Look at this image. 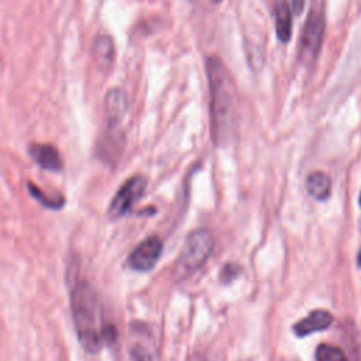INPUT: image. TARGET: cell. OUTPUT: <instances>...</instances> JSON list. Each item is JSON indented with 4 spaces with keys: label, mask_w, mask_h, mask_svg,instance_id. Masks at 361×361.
Here are the masks:
<instances>
[{
    "label": "cell",
    "mask_w": 361,
    "mask_h": 361,
    "mask_svg": "<svg viewBox=\"0 0 361 361\" xmlns=\"http://www.w3.org/2000/svg\"><path fill=\"white\" fill-rule=\"evenodd\" d=\"M316 361H347L346 353L333 344H320L315 353Z\"/></svg>",
    "instance_id": "15"
},
{
    "label": "cell",
    "mask_w": 361,
    "mask_h": 361,
    "mask_svg": "<svg viewBox=\"0 0 361 361\" xmlns=\"http://www.w3.org/2000/svg\"><path fill=\"white\" fill-rule=\"evenodd\" d=\"M163 240L158 236H150L132 252L127 264L134 271L147 272L155 267L163 254Z\"/></svg>",
    "instance_id": "6"
},
{
    "label": "cell",
    "mask_w": 361,
    "mask_h": 361,
    "mask_svg": "<svg viewBox=\"0 0 361 361\" xmlns=\"http://www.w3.org/2000/svg\"><path fill=\"white\" fill-rule=\"evenodd\" d=\"M116 58V47L113 38L107 34H99L95 37L92 43V61L95 68L100 72L107 75Z\"/></svg>",
    "instance_id": "9"
},
{
    "label": "cell",
    "mask_w": 361,
    "mask_h": 361,
    "mask_svg": "<svg viewBox=\"0 0 361 361\" xmlns=\"http://www.w3.org/2000/svg\"><path fill=\"white\" fill-rule=\"evenodd\" d=\"M27 188H28V192H30V195L37 200V202L42 205V206H44V208H47V209H51V211H60V209H62L64 206H65V197H64V195L62 193H55V195H53V196H50V195H47V193H44V191L39 188L37 184H34V182H31V181H28L27 182Z\"/></svg>",
    "instance_id": "14"
},
{
    "label": "cell",
    "mask_w": 361,
    "mask_h": 361,
    "mask_svg": "<svg viewBox=\"0 0 361 361\" xmlns=\"http://www.w3.org/2000/svg\"><path fill=\"white\" fill-rule=\"evenodd\" d=\"M306 191L316 200H326L332 195V179L322 171H315L306 178Z\"/></svg>",
    "instance_id": "13"
},
{
    "label": "cell",
    "mask_w": 361,
    "mask_h": 361,
    "mask_svg": "<svg viewBox=\"0 0 361 361\" xmlns=\"http://www.w3.org/2000/svg\"><path fill=\"white\" fill-rule=\"evenodd\" d=\"M129 110V99L123 89L113 88L105 98V117L107 127H120Z\"/></svg>",
    "instance_id": "7"
},
{
    "label": "cell",
    "mask_w": 361,
    "mask_h": 361,
    "mask_svg": "<svg viewBox=\"0 0 361 361\" xmlns=\"http://www.w3.org/2000/svg\"><path fill=\"white\" fill-rule=\"evenodd\" d=\"M360 206H361V193H360Z\"/></svg>",
    "instance_id": "20"
},
{
    "label": "cell",
    "mask_w": 361,
    "mask_h": 361,
    "mask_svg": "<svg viewBox=\"0 0 361 361\" xmlns=\"http://www.w3.org/2000/svg\"><path fill=\"white\" fill-rule=\"evenodd\" d=\"M305 5H306V0H291V12L295 15V16H299L303 9H305Z\"/></svg>",
    "instance_id": "17"
},
{
    "label": "cell",
    "mask_w": 361,
    "mask_h": 361,
    "mask_svg": "<svg viewBox=\"0 0 361 361\" xmlns=\"http://www.w3.org/2000/svg\"><path fill=\"white\" fill-rule=\"evenodd\" d=\"M275 33L284 44L292 37V12L285 0H279L275 6Z\"/></svg>",
    "instance_id": "12"
},
{
    "label": "cell",
    "mask_w": 361,
    "mask_h": 361,
    "mask_svg": "<svg viewBox=\"0 0 361 361\" xmlns=\"http://www.w3.org/2000/svg\"><path fill=\"white\" fill-rule=\"evenodd\" d=\"M123 148V136L118 127H107L103 137L98 143L96 154L106 163H114L122 154Z\"/></svg>",
    "instance_id": "11"
},
{
    "label": "cell",
    "mask_w": 361,
    "mask_h": 361,
    "mask_svg": "<svg viewBox=\"0 0 361 361\" xmlns=\"http://www.w3.org/2000/svg\"><path fill=\"white\" fill-rule=\"evenodd\" d=\"M357 265L361 268V249L358 252V256H357Z\"/></svg>",
    "instance_id": "19"
},
{
    "label": "cell",
    "mask_w": 361,
    "mask_h": 361,
    "mask_svg": "<svg viewBox=\"0 0 361 361\" xmlns=\"http://www.w3.org/2000/svg\"><path fill=\"white\" fill-rule=\"evenodd\" d=\"M189 361H205V358H202L200 355H193L189 358Z\"/></svg>",
    "instance_id": "18"
},
{
    "label": "cell",
    "mask_w": 361,
    "mask_h": 361,
    "mask_svg": "<svg viewBox=\"0 0 361 361\" xmlns=\"http://www.w3.org/2000/svg\"><path fill=\"white\" fill-rule=\"evenodd\" d=\"M240 274H242V267L234 263H229L222 268L220 279H222V283L229 284V283H231V281H234Z\"/></svg>",
    "instance_id": "16"
},
{
    "label": "cell",
    "mask_w": 361,
    "mask_h": 361,
    "mask_svg": "<svg viewBox=\"0 0 361 361\" xmlns=\"http://www.w3.org/2000/svg\"><path fill=\"white\" fill-rule=\"evenodd\" d=\"M215 2H220V0H215Z\"/></svg>",
    "instance_id": "21"
},
{
    "label": "cell",
    "mask_w": 361,
    "mask_h": 361,
    "mask_svg": "<svg viewBox=\"0 0 361 361\" xmlns=\"http://www.w3.org/2000/svg\"><path fill=\"white\" fill-rule=\"evenodd\" d=\"M208 81L211 91V126L216 146H230L237 133V91L223 61L208 58Z\"/></svg>",
    "instance_id": "1"
},
{
    "label": "cell",
    "mask_w": 361,
    "mask_h": 361,
    "mask_svg": "<svg viewBox=\"0 0 361 361\" xmlns=\"http://www.w3.org/2000/svg\"><path fill=\"white\" fill-rule=\"evenodd\" d=\"M215 246V240L212 233L208 229H197L193 230L188 237L185 247L181 253L177 272L181 278L189 276L200 267H204L205 263L212 256Z\"/></svg>",
    "instance_id": "3"
},
{
    "label": "cell",
    "mask_w": 361,
    "mask_h": 361,
    "mask_svg": "<svg viewBox=\"0 0 361 361\" xmlns=\"http://www.w3.org/2000/svg\"><path fill=\"white\" fill-rule=\"evenodd\" d=\"M332 324L333 315L331 312L324 309H316L294 325V333L297 337H306L312 333L329 329Z\"/></svg>",
    "instance_id": "10"
},
{
    "label": "cell",
    "mask_w": 361,
    "mask_h": 361,
    "mask_svg": "<svg viewBox=\"0 0 361 361\" xmlns=\"http://www.w3.org/2000/svg\"><path fill=\"white\" fill-rule=\"evenodd\" d=\"M28 155L33 161L46 171L50 173H61L64 170V163L60 154V150L53 144H39L31 143L28 146Z\"/></svg>",
    "instance_id": "8"
},
{
    "label": "cell",
    "mask_w": 361,
    "mask_h": 361,
    "mask_svg": "<svg viewBox=\"0 0 361 361\" xmlns=\"http://www.w3.org/2000/svg\"><path fill=\"white\" fill-rule=\"evenodd\" d=\"M326 17L325 12L320 6H316L309 13L299 43V60L305 65L313 64L320 53L325 38Z\"/></svg>",
    "instance_id": "4"
},
{
    "label": "cell",
    "mask_w": 361,
    "mask_h": 361,
    "mask_svg": "<svg viewBox=\"0 0 361 361\" xmlns=\"http://www.w3.org/2000/svg\"><path fill=\"white\" fill-rule=\"evenodd\" d=\"M71 312L78 340L89 354H96L103 343L116 339L113 326H105L100 319V306L96 291L82 278H76L71 285Z\"/></svg>",
    "instance_id": "2"
},
{
    "label": "cell",
    "mask_w": 361,
    "mask_h": 361,
    "mask_svg": "<svg viewBox=\"0 0 361 361\" xmlns=\"http://www.w3.org/2000/svg\"><path fill=\"white\" fill-rule=\"evenodd\" d=\"M147 184H148L147 178L140 174L129 178L113 196L107 209L109 218L116 220L126 216L144 195L147 189Z\"/></svg>",
    "instance_id": "5"
}]
</instances>
